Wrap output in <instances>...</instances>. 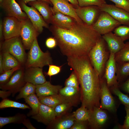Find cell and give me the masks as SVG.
Here are the masks:
<instances>
[{"instance_id":"1","label":"cell","mask_w":129,"mask_h":129,"mask_svg":"<svg viewBox=\"0 0 129 129\" xmlns=\"http://www.w3.org/2000/svg\"><path fill=\"white\" fill-rule=\"evenodd\" d=\"M48 29L56 39L61 52L67 57L88 55L102 37L92 26L83 22H77L68 29L52 25Z\"/></svg>"},{"instance_id":"2","label":"cell","mask_w":129,"mask_h":129,"mask_svg":"<svg viewBox=\"0 0 129 129\" xmlns=\"http://www.w3.org/2000/svg\"><path fill=\"white\" fill-rule=\"evenodd\" d=\"M67 61L78 79L81 106L88 110L99 107L101 77L93 68L88 55L68 57Z\"/></svg>"},{"instance_id":"3","label":"cell","mask_w":129,"mask_h":129,"mask_svg":"<svg viewBox=\"0 0 129 129\" xmlns=\"http://www.w3.org/2000/svg\"><path fill=\"white\" fill-rule=\"evenodd\" d=\"M110 54L107 44L102 37L89 53L91 63L101 77L104 73L105 64Z\"/></svg>"},{"instance_id":"4","label":"cell","mask_w":129,"mask_h":129,"mask_svg":"<svg viewBox=\"0 0 129 129\" xmlns=\"http://www.w3.org/2000/svg\"><path fill=\"white\" fill-rule=\"evenodd\" d=\"M52 59L48 51L44 52L40 49L37 38L34 41L28 52L26 62V68L39 67L52 64Z\"/></svg>"},{"instance_id":"5","label":"cell","mask_w":129,"mask_h":129,"mask_svg":"<svg viewBox=\"0 0 129 129\" xmlns=\"http://www.w3.org/2000/svg\"><path fill=\"white\" fill-rule=\"evenodd\" d=\"M1 45L3 53H8L11 54L21 64L26 62L25 49L20 37L5 39L1 43Z\"/></svg>"},{"instance_id":"6","label":"cell","mask_w":129,"mask_h":129,"mask_svg":"<svg viewBox=\"0 0 129 129\" xmlns=\"http://www.w3.org/2000/svg\"><path fill=\"white\" fill-rule=\"evenodd\" d=\"M121 23L107 12L101 11L98 19L92 26L93 29L101 35L112 31Z\"/></svg>"},{"instance_id":"7","label":"cell","mask_w":129,"mask_h":129,"mask_svg":"<svg viewBox=\"0 0 129 129\" xmlns=\"http://www.w3.org/2000/svg\"><path fill=\"white\" fill-rule=\"evenodd\" d=\"M21 21L20 36L25 49L29 50L34 40L40 33L28 18Z\"/></svg>"},{"instance_id":"8","label":"cell","mask_w":129,"mask_h":129,"mask_svg":"<svg viewBox=\"0 0 129 129\" xmlns=\"http://www.w3.org/2000/svg\"><path fill=\"white\" fill-rule=\"evenodd\" d=\"M19 5L22 10L26 13L32 24L39 33L43 31V28H49L48 24L38 10L33 6H29L23 2L20 1Z\"/></svg>"},{"instance_id":"9","label":"cell","mask_w":129,"mask_h":129,"mask_svg":"<svg viewBox=\"0 0 129 129\" xmlns=\"http://www.w3.org/2000/svg\"><path fill=\"white\" fill-rule=\"evenodd\" d=\"M75 8L79 18L84 23L92 26L98 19L101 11L98 6L93 5L79 6Z\"/></svg>"},{"instance_id":"10","label":"cell","mask_w":129,"mask_h":129,"mask_svg":"<svg viewBox=\"0 0 129 129\" xmlns=\"http://www.w3.org/2000/svg\"><path fill=\"white\" fill-rule=\"evenodd\" d=\"M3 35L5 40L20 37L21 22L16 18L8 16L3 20Z\"/></svg>"},{"instance_id":"11","label":"cell","mask_w":129,"mask_h":129,"mask_svg":"<svg viewBox=\"0 0 129 129\" xmlns=\"http://www.w3.org/2000/svg\"><path fill=\"white\" fill-rule=\"evenodd\" d=\"M24 73L20 68L15 71L5 84L0 86L2 90L10 91L12 96L19 92L26 83L24 79Z\"/></svg>"},{"instance_id":"12","label":"cell","mask_w":129,"mask_h":129,"mask_svg":"<svg viewBox=\"0 0 129 129\" xmlns=\"http://www.w3.org/2000/svg\"><path fill=\"white\" fill-rule=\"evenodd\" d=\"M98 7L101 11L107 12L121 24L129 26V12L106 3Z\"/></svg>"},{"instance_id":"13","label":"cell","mask_w":129,"mask_h":129,"mask_svg":"<svg viewBox=\"0 0 129 129\" xmlns=\"http://www.w3.org/2000/svg\"><path fill=\"white\" fill-rule=\"evenodd\" d=\"M117 70V64L115 59V54L110 53L109 58L105 64L104 76L108 87L118 86L116 75Z\"/></svg>"},{"instance_id":"14","label":"cell","mask_w":129,"mask_h":129,"mask_svg":"<svg viewBox=\"0 0 129 129\" xmlns=\"http://www.w3.org/2000/svg\"><path fill=\"white\" fill-rule=\"evenodd\" d=\"M100 105L102 109L114 112L115 109L114 100L109 89L106 80L101 78Z\"/></svg>"},{"instance_id":"15","label":"cell","mask_w":129,"mask_h":129,"mask_svg":"<svg viewBox=\"0 0 129 129\" xmlns=\"http://www.w3.org/2000/svg\"><path fill=\"white\" fill-rule=\"evenodd\" d=\"M0 5L8 16L15 17L20 21L28 18L16 0H2Z\"/></svg>"},{"instance_id":"16","label":"cell","mask_w":129,"mask_h":129,"mask_svg":"<svg viewBox=\"0 0 129 129\" xmlns=\"http://www.w3.org/2000/svg\"><path fill=\"white\" fill-rule=\"evenodd\" d=\"M51 9L53 13L51 23L52 25L60 28L68 29L77 22L73 17L65 15L52 7Z\"/></svg>"},{"instance_id":"17","label":"cell","mask_w":129,"mask_h":129,"mask_svg":"<svg viewBox=\"0 0 129 129\" xmlns=\"http://www.w3.org/2000/svg\"><path fill=\"white\" fill-rule=\"evenodd\" d=\"M89 110L90 115L88 121L89 124L94 129L101 128L108 119L106 113L99 107H94Z\"/></svg>"},{"instance_id":"18","label":"cell","mask_w":129,"mask_h":129,"mask_svg":"<svg viewBox=\"0 0 129 129\" xmlns=\"http://www.w3.org/2000/svg\"><path fill=\"white\" fill-rule=\"evenodd\" d=\"M53 4V8L62 13L71 17L79 23L83 22L77 15L75 8L71 4L66 0H49Z\"/></svg>"},{"instance_id":"19","label":"cell","mask_w":129,"mask_h":129,"mask_svg":"<svg viewBox=\"0 0 129 129\" xmlns=\"http://www.w3.org/2000/svg\"><path fill=\"white\" fill-rule=\"evenodd\" d=\"M56 116L54 108L41 104L38 113L31 118L39 122L48 125Z\"/></svg>"},{"instance_id":"20","label":"cell","mask_w":129,"mask_h":129,"mask_svg":"<svg viewBox=\"0 0 129 129\" xmlns=\"http://www.w3.org/2000/svg\"><path fill=\"white\" fill-rule=\"evenodd\" d=\"M24 79L26 82H29L35 86L43 84L46 81L42 68L39 67L27 68L24 73Z\"/></svg>"},{"instance_id":"21","label":"cell","mask_w":129,"mask_h":129,"mask_svg":"<svg viewBox=\"0 0 129 129\" xmlns=\"http://www.w3.org/2000/svg\"><path fill=\"white\" fill-rule=\"evenodd\" d=\"M102 37L106 42L110 53L115 54L124 45V41L112 32L103 35Z\"/></svg>"},{"instance_id":"22","label":"cell","mask_w":129,"mask_h":129,"mask_svg":"<svg viewBox=\"0 0 129 129\" xmlns=\"http://www.w3.org/2000/svg\"><path fill=\"white\" fill-rule=\"evenodd\" d=\"M65 115V114H64ZM63 115L55 119L48 125L49 129H70L74 124L76 119L73 114L71 115Z\"/></svg>"},{"instance_id":"23","label":"cell","mask_w":129,"mask_h":129,"mask_svg":"<svg viewBox=\"0 0 129 129\" xmlns=\"http://www.w3.org/2000/svg\"><path fill=\"white\" fill-rule=\"evenodd\" d=\"M28 4L38 10L47 23H51L53 13L49 3L42 0H36L30 2Z\"/></svg>"},{"instance_id":"24","label":"cell","mask_w":129,"mask_h":129,"mask_svg":"<svg viewBox=\"0 0 129 129\" xmlns=\"http://www.w3.org/2000/svg\"><path fill=\"white\" fill-rule=\"evenodd\" d=\"M36 86V93L38 97L58 94L62 88L61 86L53 85L50 81H47L43 84Z\"/></svg>"},{"instance_id":"25","label":"cell","mask_w":129,"mask_h":129,"mask_svg":"<svg viewBox=\"0 0 129 129\" xmlns=\"http://www.w3.org/2000/svg\"><path fill=\"white\" fill-rule=\"evenodd\" d=\"M38 98L41 104L54 108L63 102L66 101L72 102L59 94L47 96H40Z\"/></svg>"},{"instance_id":"26","label":"cell","mask_w":129,"mask_h":129,"mask_svg":"<svg viewBox=\"0 0 129 129\" xmlns=\"http://www.w3.org/2000/svg\"><path fill=\"white\" fill-rule=\"evenodd\" d=\"M59 94L75 103L79 95H80V89L76 87L65 86L60 90Z\"/></svg>"},{"instance_id":"27","label":"cell","mask_w":129,"mask_h":129,"mask_svg":"<svg viewBox=\"0 0 129 129\" xmlns=\"http://www.w3.org/2000/svg\"><path fill=\"white\" fill-rule=\"evenodd\" d=\"M2 58L4 72L21 66V64L13 56L6 52L3 53Z\"/></svg>"},{"instance_id":"28","label":"cell","mask_w":129,"mask_h":129,"mask_svg":"<svg viewBox=\"0 0 129 129\" xmlns=\"http://www.w3.org/2000/svg\"><path fill=\"white\" fill-rule=\"evenodd\" d=\"M25 100L31 109V110L27 114V116H31L38 113L41 103L35 93L30 95L25 99Z\"/></svg>"},{"instance_id":"29","label":"cell","mask_w":129,"mask_h":129,"mask_svg":"<svg viewBox=\"0 0 129 129\" xmlns=\"http://www.w3.org/2000/svg\"><path fill=\"white\" fill-rule=\"evenodd\" d=\"M27 117L26 115L18 113L16 115L6 117H0V128L5 125L11 123L20 124L22 123Z\"/></svg>"},{"instance_id":"30","label":"cell","mask_w":129,"mask_h":129,"mask_svg":"<svg viewBox=\"0 0 129 129\" xmlns=\"http://www.w3.org/2000/svg\"><path fill=\"white\" fill-rule=\"evenodd\" d=\"M116 63L118 64L129 62V41L125 43L123 48L115 54Z\"/></svg>"},{"instance_id":"31","label":"cell","mask_w":129,"mask_h":129,"mask_svg":"<svg viewBox=\"0 0 129 129\" xmlns=\"http://www.w3.org/2000/svg\"><path fill=\"white\" fill-rule=\"evenodd\" d=\"M36 86L31 83L27 82L21 88L19 94L16 97V99H25L31 94L36 93Z\"/></svg>"},{"instance_id":"32","label":"cell","mask_w":129,"mask_h":129,"mask_svg":"<svg viewBox=\"0 0 129 129\" xmlns=\"http://www.w3.org/2000/svg\"><path fill=\"white\" fill-rule=\"evenodd\" d=\"M13 108L23 109H31L29 106L23 103L10 100L7 98L3 99L0 103V109Z\"/></svg>"},{"instance_id":"33","label":"cell","mask_w":129,"mask_h":129,"mask_svg":"<svg viewBox=\"0 0 129 129\" xmlns=\"http://www.w3.org/2000/svg\"><path fill=\"white\" fill-rule=\"evenodd\" d=\"M116 64L117 81H120L129 75V62L120 64L116 63Z\"/></svg>"},{"instance_id":"34","label":"cell","mask_w":129,"mask_h":129,"mask_svg":"<svg viewBox=\"0 0 129 129\" xmlns=\"http://www.w3.org/2000/svg\"><path fill=\"white\" fill-rule=\"evenodd\" d=\"M72 114L76 120L86 121H88L89 118L90 111L86 107L81 106L80 108L73 112Z\"/></svg>"},{"instance_id":"35","label":"cell","mask_w":129,"mask_h":129,"mask_svg":"<svg viewBox=\"0 0 129 129\" xmlns=\"http://www.w3.org/2000/svg\"><path fill=\"white\" fill-rule=\"evenodd\" d=\"M74 104L72 102L66 101L57 106L54 108L56 117H59L65 114Z\"/></svg>"},{"instance_id":"36","label":"cell","mask_w":129,"mask_h":129,"mask_svg":"<svg viewBox=\"0 0 129 129\" xmlns=\"http://www.w3.org/2000/svg\"><path fill=\"white\" fill-rule=\"evenodd\" d=\"M113 32L124 41L129 39V26L120 25L114 29Z\"/></svg>"},{"instance_id":"37","label":"cell","mask_w":129,"mask_h":129,"mask_svg":"<svg viewBox=\"0 0 129 129\" xmlns=\"http://www.w3.org/2000/svg\"><path fill=\"white\" fill-rule=\"evenodd\" d=\"M113 94L117 96L122 104L125 106L129 107V97L127 95L122 93L119 89L118 86L111 87Z\"/></svg>"},{"instance_id":"38","label":"cell","mask_w":129,"mask_h":129,"mask_svg":"<svg viewBox=\"0 0 129 129\" xmlns=\"http://www.w3.org/2000/svg\"><path fill=\"white\" fill-rule=\"evenodd\" d=\"M21 66L16 67L12 69L4 72L0 75V86L3 85L9 81L14 72L20 68Z\"/></svg>"},{"instance_id":"39","label":"cell","mask_w":129,"mask_h":129,"mask_svg":"<svg viewBox=\"0 0 129 129\" xmlns=\"http://www.w3.org/2000/svg\"><path fill=\"white\" fill-rule=\"evenodd\" d=\"M79 84L78 77L76 73L74 70L69 77L66 79L64 83L65 86L80 88Z\"/></svg>"},{"instance_id":"40","label":"cell","mask_w":129,"mask_h":129,"mask_svg":"<svg viewBox=\"0 0 129 129\" xmlns=\"http://www.w3.org/2000/svg\"><path fill=\"white\" fill-rule=\"evenodd\" d=\"M79 6L95 5L99 6L106 3L105 0H77Z\"/></svg>"},{"instance_id":"41","label":"cell","mask_w":129,"mask_h":129,"mask_svg":"<svg viewBox=\"0 0 129 129\" xmlns=\"http://www.w3.org/2000/svg\"><path fill=\"white\" fill-rule=\"evenodd\" d=\"M113 2L115 6L129 12V0H109Z\"/></svg>"},{"instance_id":"42","label":"cell","mask_w":129,"mask_h":129,"mask_svg":"<svg viewBox=\"0 0 129 129\" xmlns=\"http://www.w3.org/2000/svg\"><path fill=\"white\" fill-rule=\"evenodd\" d=\"M49 68L46 75L50 77L56 75L61 71L62 66H58L52 64L48 65Z\"/></svg>"},{"instance_id":"43","label":"cell","mask_w":129,"mask_h":129,"mask_svg":"<svg viewBox=\"0 0 129 129\" xmlns=\"http://www.w3.org/2000/svg\"><path fill=\"white\" fill-rule=\"evenodd\" d=\"M45 43L47 47L50 49L53 48L57 45V41L54 37H50L48 38L46 41Z\"/></svg>"},{"instance_id":"44","label":"cell","mask_w":129,"mask_h":129,"mask_svg":"<svg viewBox=\"0 0 129 129\" xmlns=\"http://www.w3.org/2000/svg\"><path fill=\"white\" fill-rule=\"evenodd\" d=\"M85 122L78 121L76 120L73 125L70 129H86V126L84 122Z\"/></svg>"},{"instance_id":"45","label":"cell","mask_w":129,"mask_h":129,"mask_svg":"<svg viewBox=\"0 0 129 129\" xmlns=\"http://www.w3.org/2000/svg\"><path fill=\"white\" fill-rule=\"evenodd\" d=\"M126 115L123 125L122 126L123 129H129V107L125 106Z\"/></svg>"},{"instance_id":"46","label":"cell","mask_w":129,"mask_h":129,"mask_svg":"<svg viewBox=\"0 0 129 129\" xmlns=\"http://www.w3.org/2000/svg\"><path fill=\"white\" fill-rule=\"evenodd\" d=\"M11 94V92L9 91L2 90L0 91V97L3 99L7 98Z\"/></svg>"},{"instance_id":"47","label":"cell","mask_w":129,"mask_h":129,"mask_svg":"<svg viewBox=\"0 0 129 129\" xmlns=\"http://www.w3.org/2000/svg\"><path fill=\"white\" fill-rule=\"evenodd\" d=\"M22 124L28 129H36L31 123L29 119L26 118L23 121Z\"/></svg>"},{"instance_id":"48","label":"cell","mask_w":129,"mask_h":129,"mask_svg":"<svg viewBox=\"0 0 129 129\" xmlns=\"http://www.w3.org/2000/svg\"><path fill=\"white\" fill-rule=\"evenodd\" d=\"M122 88L124 91L129 93V78L123 84Z\"/></svg>"},{"instance_id":"49","label":"cell","mask_w":129,"mask_h":129,"mask_svg":"<svg viewBox=\"0 0 129 129\" xmlns=\"http://www.w3.org/2000/svg\"><path fill=\"white\" fill-rule=\"evenodd\" d=\"M4 38L3 35V20L1 19L0 21V39L1 41Z\"/></svg>"},{"instance_id":"50","label":"cell","mask_w":129,"mask_h":129,"mask_svg":"<svg viewBox=\"0 0 129 129\" xmlns=\"http://www.w3.org/2000/svg\"><path fill=\"white\" fill-rule=\"evenodd\" d=\"M70 2L75 8L79 6L77 0H66Z\"/></svg>"},{"instance_id":"51","label":"cell","mask_w":129,"mask_h":129,"mask_svg":"<svg viewBox=\"0 0 129 129\" xmlns=\"http://www.w3.org/2000/svg\"><path fill=\"white\" fill-rule=\"evenodd\" d=\"M19 1H22L24 2L26 4L30 2L34 1L36 0H42L45 1L49 4H52V3L49 0H19Z\"/></svg>"},{"instance_id":"52","label":"cell","mask_w":129,"mask_h":129,"mask_svg":"<svg viewBox=\"0 0 129 129\" xmlns=\"http://www.w3.org/2000/svg\"><path fill=\"white\" fill-rule=\"evenodd\" d=\"M4 72L3 69V63L2 58V54L0 55V73L1 74Z\"/></svg>"},{"instance_id":"53","label":"cell","mask_w":129,"mask_h":129,"mask_svg":"<svg viewBox=\"0 0 129 129\" xmlns=\"http://www.w3.org/2000/svg\"><path fill=\"white\" fill-rule=\"evenodd\" d=\"M2 0H0V3L2 2Z\"/></svg>"}]
</instances>
